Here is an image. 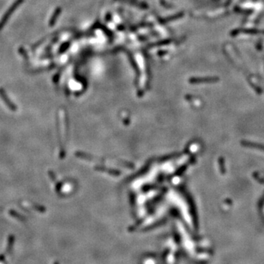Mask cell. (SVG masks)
Wrapping results in <instances>:
<instances>
[{"label":"cell","mask_w":264,"mask_h":264,"mask_svg":"<svg viewBox=\"0 0 264 264\" xmlns=\"http://www.w3.org/2000/svg\"><path fill=\"white\" fill-rule=\"evenodd\" d=\"M0 96H1V98L2 99L4 102L6 104V105L7 106V107L9 108L10 109L13 110V111H16V110L17 109L16 106L10 100V99L7 97V95H6L5 91H4L2 89H0Z\"/></svg>","instance_id":"cell-1"},{"label":"cell","mask_w":264,"mask_h":264,"mask_svg":"<svg viewBox=\"0 0 264 264\" xmlns=\"http://www.w3.org/2000/svg\"><path fill=\"white\" fill-rule=\"evenodd\" d=\"M241 145H243V146L247 147V148L257 149V150L264 151V145H263L257 144V143H255V142H249V141H241Z\"/></svg>","instance_id":"cell-2"},{"label":"cell","mask_w":264,"mask_h":264,"mask_svg":"<svg viewBox=\"0 0 264 264\" xmlns=\"http://www.w3.org/2000/svg\"><path fill=\"white\" fill-rule=\"evenodd\" d=\"M14 242H15V237H14L13 235H10L9 237H8L7 248H6V254H7V255H10L12 253V251H13V249Z\"/></svg>","instance_id":"cell-3"},{"label":"cell","mask_w":264,"mask_h":264,"mask_svg":"<svg viewBox=\"0 0 264 264\" xmlns=\"http://www.w3.org/2000/svg\"><path fill=\"white\" fill-rule=\"evenodd\" d=\"M22 2V0H18L17 2H16L14 4V5L13 6V7H12L11 9L9 10V11H8V13H6V15L4 16V18H3V19L2 20V21H1V23H0V27H2V26L3 25H4V23H5V21L8 18V17H9L10 16V15H11V13H13V11H14V10L16 9V7H17V5H19L20 3H21Z\"/></svg>","instance_id":"cell-4"},{"label":"cell","mask_w":264,"mask_h":264,"mask_svg":"<svg viewBox=\"0 0 264 264\" xmlns=\"http://www.w3.org/2000/svg\"><path fill=\"white\" fill-rule=\"evenodd\" d=\"M10 214L11 215V216H13V217H15L16 219H17V220H20V221H25V218H24V216H21V214H18L16 211H15L14 210H10Z\"/></svg>","instance_id":"cell-5"},{"label":"cell","mask_w":264,"mask_h":264,"mask_svg":"<svg viewBox=\"0 0 264 264\" xmlns=\"http://www.w3.org/2000/svg\"><path fill=\"white\" fill-rule=\"evenodd\" d=\"M5 254L2 253L0 254V264H5Z\"/></svg>","instance_id":"cell-6"}]
</instances>
